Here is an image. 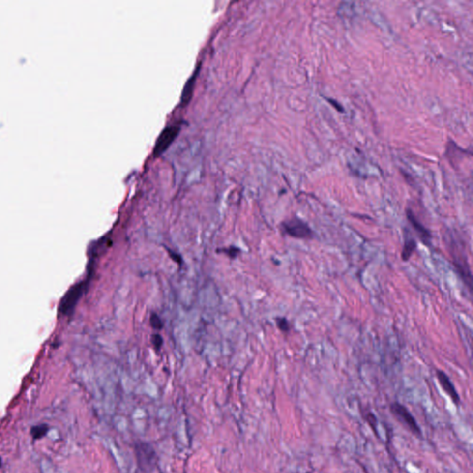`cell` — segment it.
I'll return each instance as SVG.
<instances>
[{
  "mask_svg": "<svg viewBox=\"0 0 473 473\" xmlns=\"http://www.w3.org/2000/svg\"><path fill=\"white\" fill-rule=\"evenodd\" d=\"M449 249H451L450 254L452 256V264L456 271L458 272V275L460 276L461 280L467 285L469 288L470 292L472 293L473 290V276L471 268L469 266L468 260H467V254H465L464 251H460L457 247V244H454L450 241V244L448 245Z\"/></svg>",
  "mask_w": 473,
  "mask_h": 473,
  "instance_id": "1",
  "label": "cell"
},
{
  "mask_svg": "<svg viewBox=\"0 0 473 473\" xmlns=\"http://www.w3.org/2000/svg\"><path fill=\"white\" fill-rule=\"evenodd\" d=\"M134 453L138 467L145 473L153 471L157 463L156 453L153 446L145 442H137L134 445Z\"/></svg>",
  "mask_w": 473,
  "mask_h": 473,
  "instance_id": "2",
  "label": "cell"
},
{
  "mask_svg": "<svg viewBox=\"0 0 473 473\" xmlns=\"http://www.w3.org/2000/svg\"><path fill=\"white\" fill-rule=\"evenodd\" d=\"M282 229L284 233L288 236L298 239H313L315 236V233L310 226L298 217H293L283 222Z\"/></svg>",
  "mask_w": 473,
  "mask_h": 473,
  "instance_id": "3",
  "label": "cell"
},
{
  "mask_svg": "<svg viewBox=\"0 0 473 473\" xmlns=\"http://www.w3.org/2000/svg\"><path fill=\"white\" fill-rule=\"evenodd\" d=\"M390 411L397 420L402 422L406 427L409 428L412 434L418 436L421 435V430L419 424L417 423L416 419L412 416V413L409 412V410L405 406L398 402H394L390 406Z\"/></svg>",
  "mask_w": 473,
  "mask_h": 473,
  "instance_id": "4",
  "label": "cell"
},
{
  "mask_svg": "<svg viewBox=\"0 0 473 473\" xmlns=\"http://www.w3.org/2000/svg\"><path fill=\"white\" fill-rule=\"evenodd\" d=\"M179 130H180L179 127L173 125V126H168L161 132L160 136L158 138L153 150V154L155 156L160 155L168 149L169 145L174 142L176 137L177 136Z\"/></svg>",
  "mask_w": 473,
  "mask_h": 473,
  "instance_id": "5",
  "label": "cell"
},
{
  "mask_svg": "<svg viewBox=\"0 0 473 473\" xmlns=\"http://www.w3.org/2000/svg\"><path fill=\"white\" fill-rule=\"evenodd\" d=\"M406 215H407V218L408 220L410 222V224L412 225V228L415 230L416 234L418 235V236L420 237V241L425 245V246H431V243H432V234H431V231L429 229H426L421 223H420L417 216L415 215V214L412 212V210H411L410 208H408L406 210Z\"/></svg>",
  "mask_w": 473,
  "mask_h": 473,
  "instance_id": "6",
  "label": "cell"
},
{
  "mask_svg": "<svg viewBox=\"0 0 473 473\" xmlns=\"http://www.w3.org/2000/svg\"><path fill=\"white\" fill-rule=\"evenodd\" d=\"M436 375H437V379L439 381L440 385L442 386L443 390L445 392V394L448 397H450L453 403L456 406H458L460 403V397H459V395H458L457 390L455 388L453 383L451 382L450 378L447 376V374H445L444 372L439 371V370L436 372Z\"/></svg>",
  "mask_w": 473,
  "mask_h": 473,
  "instance_id": "7",
  "label": "cell"
},
{
  "mask_svg": "<svg viewBox=\"0 0 473 473\" xmlns=\"http://www.w3.org/2000/svg\"><path fill=\"white\" fill-rule=\"evenodd\" d=\"M417 248V242L415 240V238L411 235L410 231L407 230V232L405 233V241L404 245H403V250H402V252H401V258L404 261V262H407L409 260L412 258V254L413 252H415Z\"/></svg>",
  "mask_w": 473,
  "mask_h": 473,
  "instance_id": "8",
  "label": "cell"
},
{
  "mask_svg": "<svg viewBox=\"0 0 473 473\" xmlns=\"http://www.w3.org/2000/svg\"><path fill=\"white\" fill-rule=\"evenodd\" d=\"M276 325H277L278 328L280 329L282 332H285V333H288V332H290V322L287 320L286 318H284V317H279V318H277V319H276Z\"/></svg>",
  "mask_w": 473,
  "mask_h": 473,
  "instance_id": "9",
  "label": "cell"
},
{
  "mask_svg": "<svg viewBox=\"0 0 473 473\" xmlns=\"http://www.w3.org/2000/svg\"><path fill=\"white\" fill-rule=\"evenodd\" d=\"M47 430L48 429L46 425H41V426L33 428L31 431V434L34 438H41L43 435H46Z\"/></svg>",
  "mask_w": 473,
  "mask_h": 473,
  "instance_id": "10",
  "label": "cell"
},
{
  "mask_svg": "<svg viewBox=\"0 0 473 473\" xmlns=\"http://www.w3.org/2000/svg\"><path fill=\"white\" fill-rule=\"evenodd\" d=\"M367 420H368L370 426L373 429L374 434L378 436V435H378V432L376 431V427H377V419H376V417L374 416L372 412H369V413L367 414Z\"/></svg>",
  "mask_w": 473,
  "mask_h": 473,
  "instance_id": "11",
  "label": "cell"
},
{
  "mask_svg": "<svg viewBox=\"0 0 473 473\" xmlns=\"http://www.w3.org/2000/svg\"></svg>",
  "mask_w": 473,
  "mask_h": 473,
  "instance_id": "12",
  "label": "cell"
}]
</instances>
